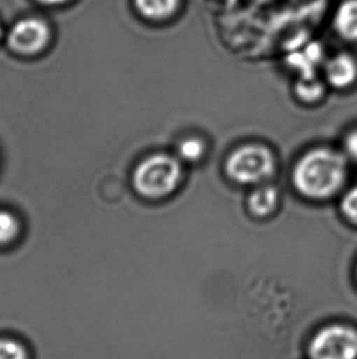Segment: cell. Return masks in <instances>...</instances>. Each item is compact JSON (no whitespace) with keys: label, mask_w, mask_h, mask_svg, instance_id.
<instances>
[{"label":"cell","mask_w":357,"mask_h":359,"mask_svg":"<svg viewBox=\"0 0 357 359\" xmlns=\"http://www.w3.org/2000/svg\"><path fill=\"white\" fill-rule=\"evenodd\" d=\"M19 224L13 215L0 211V244L10 242L18 233Z\"/></svg>","instance_id":"5bb4252c"},{"label":"cell","mask_w":357,"mask_h":359,"mask_svg":"<svg viewBox=\"0 0 357 359\" xmlns=\"http://www.w3.org/2000/svg\"><path fill=\"white\" fill-rule=\"evenodd\" d=\"M345 146H346L349 155L351 156L354 160L357 161V130L349 134Z\"/></svg>","instance_id":"2e32d148"},{"label":"cell","mask_w":357,"mask_h":359,"mask_svg":"<svg viewBox=\"0 0 357 359\" xmlns=\"http://www.w3.org/2000/svg\"><path fill=\"white\" fill-rule=\"evenodd\" d=\"M135 4L147 19L165 20L178 11L180 0H135Z\"/></svg>","instance_id":"9c48e42d"},{"label":"cell","mask_w":357,"mask_h":359,"mask_svg":"<svg viewBox=\"0 0 357 359\" xmlns=\"http://www.w3.org/2000/svg\"><path fill=\"white\" fill-rule=\"evenodd\" d=\"M38 1L43 3V4H60V3L66 1V0H38Z\"/></svg>","instance_id":"e0dca14e"},{"label":"cell","mask_w":357,"mask_h":359,"mask_svg":"<svg viewBox=\"0 0 357 359\" xmlns=\"http://www.w3.org/2000/svg\"><path fill=\"white\" fill-rule=\"evenodd\" d=\"M181 180V167L174 157L158 154L146 158L134 173L136 190L150 199L163 198L174 191Z\"/></svg>","instance_id":"7a4b0ae2"},{"label":"cell","mask_w":357,"mask_h":359,"mask_svg":"<svg viewBox=\"0 0 357 359\" xmlns=\"http://www.w3.org/2000/svg\"><path fill=\"white\" fill-rule=\"evenodd\" d=\"M337 34L350 42H357V0H345L334 15Z\"/></svg>","instance_id":"52a82bcc"},{"label":"cell","mask_w":357,"mask_h":359,"mask_svg":"<svg viewBox=\"0 0 357 359\" xmlns=\"http://www.w3.org/2000/svg\"><path fill=\"white\" fill-rule=\"evenodd\" d=\"M274 157L261 145H245L227 157L225 170L230 180L240 184H255L274 172Z\"/></svg>","instance_id":"3957f363"},{"label":"cell","mask_w":357,"mask_h":359,"mask_svg":"<svg viewBox=\"0 0 357 359\" xmlns=\"http://www.w3.org/2000/svg\"><path fill=\"white\" fill-rule=\"evenodd\" d=\"M342 211L346 219L357 224V187L349 190L342 200Z\"/></svg>","instance_id":"9a60e30c"},{"label":"cell","mask_w":357,"mask_h":359,"mask_svg":"<svg viewBox=\"0 0 357 359\" xmlns=\"http://www.w3.org/2000/svg\"><path fill=\"white\" fill-rule=\"evenodd\" d=\"M346 178V162L343 156L329 149H316L304 154L295 165V188L309 199L333 196Z\"/></svg>","instance_id":"6da1fadb"},{"label":"cell","mask_w":357,"mask_h":359,"mask_svg":"<svg viewBox=\"0 0 357 359\" xmlns=\"http://www.w3.org/2000/svg\"><path fill=\"white\" fill-rule=\"evenodd\" d=\"M49 39V29L38 19H24L15 24L8 36L10 48L21 54L37 53Z\"/></svg>","instance_id":"5b68a950"},{"label":"cell","mask_w":357,"mask_h":359,"mask_svg":"<svg viewBox=\"0 0 357 359\" xmlns=\"http://www.w3.org/2000/svg\"><path fill=\"white\" fill-rule=\"evenodd\" d=\"M295 93L304 102H316L323 95V83L317 80L316 76L301 78L295 86Z\"/></svg>","instance_id":"8fae6325"},{"label":"cell","mask_w":357,"mask_h":359,"mask_svg":"<svg viewBox=\"0 0 357 359\" xmlns=\"http://www.w3.org/2000/svg\"><path fill=\"white\" fill-rule=\"evenodd\" d=\"M326 76L334 88H348L356 81V59L349 53L334 55L326 65Z\"/></svg>","instance_id":"8992f818"},{"label":"cell","mask_w":357,"mask_h":359,"mask_svg":"<svg viewBox=\"0 0 357 359\" xmlns=\"http://www.w3.org/2000/svg\"><path fill=\"white\" fill-rule=\"evenodd\" d=\"M311 359H357V330L351 326L329 325L309 342Z\"/></svg>","instance_id":"277c9868"},{"label":"cell","mask_w":357,"mask_h":359,"mask_svg":"<svg viewBox=\"0 0 357 359\" xmlns=\"http://www.w3.org/2000/svg\"><path fill=\"white\" fill-rule=\"evenodd\" d=\"M0 359H29L27 350L19 341L0 339Z\"/></svg>","instance_id":"7c38bea8"},{"label":"cell","mask_w":357,"mask_h":359,"mask_svg":"<svg viewBox=\"0 0 357 359\" xmlns=\"http://www.w3.org/2000/svg\"><path fill=\"white\" fill-rule=\"evenodd\" d=\"M178 154L183 160L196 162L200 158H202L203 154H204V145H203L202 141L196 137L186 139L178 146Z\"/></svg>","instance_id":"4fadbf2b"},{"label":"cell","mask_w":357,"mask_h":359,"mask_svg":"<svg viewBox=\"0 0 357 359\" xmlns=\"http://www.w3.org/2000/svg\"><path fill=\"white\" fill-rule=\"evenodd\" d=\"M278 204V191L274 187H261L255 190L248 198V206L252 214L267 216L274 211Z\"/></svg>","instance_id":"30bf717a"},{"label":"cell","mask_w":357,"mask_h":359,"mask_svg":"<svg viewBox=\"0 0 357 359\" xmlns=\"http://www.w3.org/2000/svg\"><path fill=\"white\" fill-rule=\"evenodd\" d=\"M323 58V50L318 43H311L302 52H295L289 57V63L291 67L298 69L301 78L316 76L314 70L317 64L321 63Z\"/></svg>","instance_id":"ba28073f"}]
</instances>
